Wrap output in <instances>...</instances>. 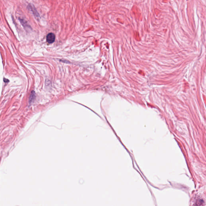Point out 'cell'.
<instances>
[{
	"label": "cell",
	"mask_w": 206,
	"mask_h": 206,
	"mask_svg": "<svg viewBox=\"0 0 206 206\" xmlns=\"http://www.w3.org/2000/svg\"><path fill=\"white\" fill-rule=\"evenodd\" d=\"M28 8L29 10H30V11L32 12L33 15L36 18H39L40 17V15L38 14V13L36 9V8L33 5H31V4H29L28 5Z\"/></svg>",
	"instance_id": "6da1fadb"
},
{
	"label": "cell",
	"mask_w": 206,
	"mask_h": 206,
	"mask_svg": "<svg viewBox=\"0 0 206 206\" xmlns=\"http://www.w3.org/2000/svg\"><path fill=\"white\" fill-rule=\"evenodd\" d=\"M55 40V36L53 33H49L46 37V40L49 44H52Z\"/></svg>",
	"instance_id": "7a4b0ae2"
},
{
	"label": "cell",
	"mask_w": 206,
	"mask_h": 206,
	"mask_svg": "<svg viewBox=\"0 0 206 206\" xmlns=\"http://www.w3.org/2000/svg\"><path fill=\"white\" fill-rule=\"evenodd\" d=\"M19 20L20 21V22L21 23V24L22 25L23 27H24L26 28H30V26L28 24V22L27 21L24 20L23 19H21V18H19Z\"/></svg>",
	"instance_id": "3957f363"
},
{
	"label": "cell",
	"mask_w": 206,
	"mask_h": 206,
	"mask_svg": "<svg viewBox=\"0 0 206 206\" xmlns=\"http://www.w3.org/2000/svg\"><path fill=\"white\" fill-rule=\"evenodd\" d=\"M35 98V93L34 92V91H32L31 95H30V98H29V102H32V101L34 100Z\"/></svg>",
	"instance_id": "277c9868"
}]
</instances>
